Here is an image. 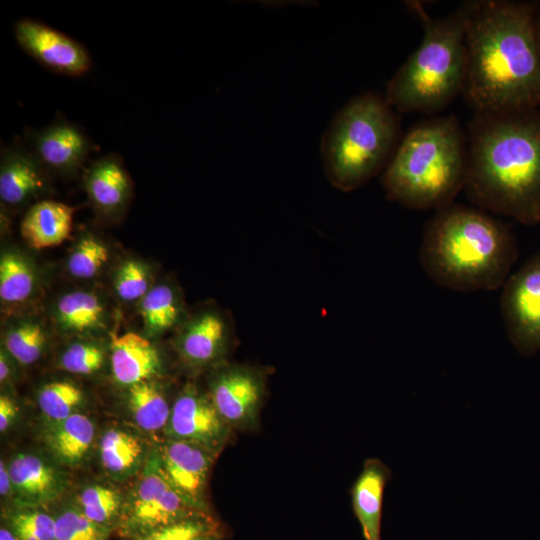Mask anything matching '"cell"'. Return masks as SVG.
Wrapping results in <instances>:
<instances>
[{
  "label": "cell",
  "mask_w": 540,
  "mask_h": 540,
  "mask_svg": "<svg viewBox=\"0 0 540 540\" xmlns=\"http://www.w3.org/2000/svg\"><path fill=\"white\" fill-rule=\"evenodd\" d=\"M49 173L27 146L1 150L0 198L8 207H20L49 191Z\"/></svg>",
  "instance_id": "obj_15"
},
{
  "label": "cell",
  "mask_w": 540,
  "mask_h": 540,
  "mask_svg": "<svg viewBox=\"0 0 540 540\" xmlns=\"http://www.w3.org/2000/svg\"><path fill=\"white\" fill-rule=\"evenodd\" d=\"M56 540H106L107 526L87 518L80 509L69 507L55 517Z\"/></svg>",
  "instance_id": "obj_34"
},
{
  "label": "cell",
  "mask_w": 540,
  "mask_h": 540,
  "mask_svg": "<svg viewBox=\"0 0 540 540\" xmlns=\"http://www.w3.org/2000/svg\"><path fill=\"white\" fill-rule=\"evenodd\" d=\"M12 492V482L11 476L9 473L8 464L1 460L0 461V494L1 496H7Z\"/></svg>",
  "instance_id": "obj_37"
},
{
  "label": "cell",
  "mask_w": 540,
  "mask_h": 540,
  "mask_svg": "<svg viewBox=\"0 0 540 540\" xmlns=\"http://www.w3.org/2000/svg\"><path fill=\"white\" fill-rule=\"evenodd\" d=\"M47 344V332L40 321L22 318L13 322L4 335V349L20 365L37 362Z\"/></svg>",
  "instance_id": "obj_26"
},
{
  "label": "cell",
  "mask_w": 540,
  "mask_h": 540,
  "mask_svg": "<svg viewBox=\"0 0 540 540\" xmlns=\"http://www.w3.org/2000/svg\"><path fill=\"white\" fill-rule=\"evenodd\" d=\"M128 406L136 424L155 432L166 428L171 409L161 388L151 380L129 387Z\"/></svg>",
  "instance_id": "obj_25"
},
{
  "label": "cell",
  "mask_w": 540,
  "mask_h": 540,
  "mask_svg": "<svg viewBox=\"0 0 540 540\" xmlns=\"http://www.w3.org/2000/svg\"><path fill=\"white\" fill-rule=\"evenodd\" d=\"M406 6L420 21L423 38L387 82L384 97L398 112L433 115L462 94L471 1L463 2L454 12L441 18L430 16L420 1H407Z\"/></svg>",
  "instance_id": "obj_5"
},
{
  "label": "cell",
  "mask_w": 540,
  "mask_h": 540,
  "mask_svg": "<svg viewBox=\"0 0 540 540\" xmlns=\"http://www.w3.org/2000/svg\"><path fill=\"white\" fill-rule=\"evenodd\" d=\"M84 187L98 214L112 219L124 211L132 182L120 157L111 153L89 166L84 176Z\"/></svg>",
  "instance_id": "obj_17"
},
{
  "label": "cell",
  "mask_w": 540,
  "mask_h": 540,
  "mask_svg": "<svg viewBox=\"0 0 540 540\" xmlns=\"http://www.w3.org/2000/svg\"><path fill=\"white\" fill-rule=\"evenodd\" d=\"M152 287L150 269L138 259H125L114 273L113 288L124 302H139Z\"/></svg>",
  "instance_id": "obj_32"
},
{
  "label": "cell",
  "mask_w": 540,
  "mask_h": 540,
  "mask_svg": "<svg viewBox=\"0 0 540 540\" xmlns=\"http://www.w3.org/2000/svg\"><path fill=\"white\" fill-rule=\"evenodd\" d=\"M401 140L396 110L373 92L347 102L332 118L321 142L329 181L342 191L361 187L385 169Z\"/></svg>",
  "instance_id": "obj_6"
},
{
  "label": "cell",
  "mask_w": 540,
  "mask_h": 540,
  "mask_svg": "<svg viewBox=\"0 0 540 540\" xmlns=\"http://www.w3.org/2000/svg\"><path fill=\"white\" fill-rule=\"evenodd\" d=\"M77 507L91 521L107 526L122 512L120 493L108 486L90 485L77 496Z\"/></svg>",
  "instance_id": "obj_30"
},
{
  "label": "cell",
  "mask_w": 540,
  "mask_h": 540,
  "mask_svg": "<svg viewBox=\"0 0 540 540\" xmlns=\"http://www.w3.org/2000/svg\"><path fill=\"white\" fill-rule=\"evenodd\" d=\"M139 312L149 336H159L184 320L181 295L173 285L167 283L150 289L139 301Z\"/></svg>",
  "instance_id": "obj_23"
},
{
  "label": "cell",
  "mask_w": 540,
  "mask_h": 540,
  "mask_svg": "<svg viewBox=\"0 0 540 540\" xmlns=\"http://www.w3.org/2000/svg\"><path fill=\"white\" fill-rule=\"evenodd\" d=\"M84 394L79 386L68 380L44 384L37 395L41 412L52 422L62 421L77 412Z\"/></svg>",
  "instance_id": "obj_28"
},
{
  "label": "cell",
  "mask_w": 540,
  "mask_h": 540,
  "mask_svg": "<svg viewBox=\"0 0 540 540\" xmlns=\"http://www.w3.org/2000/svg\"><path fill=\"white\" fill-rule=\"evenodd\" d=\"M104 362L103 347L89 340L71 343L59 358L61 369L77 375H92L102 369Z\"/></svg>",
  "instance_id": "obj_33"
},
{
  "label": "cell",
  "mask_w": 540,
  "mask_h": 540,
  "mask_svg": "<svg viewBox=\"0 0 540 540\" xmlns=\"http://www.w3.org/2000/svg\"><path fill=\"white\" fill-rule=\"evenodd\" d=\"M103 468L115 477L134 473L144 457V446L137 436L118 428L107 430L99 444Z\"/></svg>",
  "instance_id": "obj_24"
},
{
  "label": "cell",
  "mask_w": 540,
  "mask_h": 540,
  "mask_svg": "<svg viewBox=\"0 0 540 540\" xmlns=\"http://www.w3.org/2000/svg\"><path fill=\"white\" fill-rule=\"evenodd\" d=\"M264 389V379L258 370L228 365L215 372L208 394L228 426L247 427L257 418Z\"/></svg>",
  "instance_id": "obj_9"
},
{
  "label": "cell",
  "mask_w": 540,
  "mask_h": 540,
  "mask_svg": "<svg viewBox=\"0 0 540 540\" xmlns=\"http://www.w3.org/2000/svg\"><path fill=\"white\" fill-rule=\"evenodd\" d=\"M468 137L454 115L414 125L403 138L381 177L389 200L413 210H440L464 190Z\"/></svg>",
  "instance_id": "obj_4"
},
{
  "label": "cell",
  "mask_w": 540,
  "mask_h": 540,
  "mask_svg": "<svg viewBox=\"0 0 540 540\" xmlns=\"http://www.w3.org/2000/svg\"><path fill=\"white\" fill-rule=\"evenodd\" d=\"M18 405L15 400L7 394L0 396V431L2 433L12 425L18 414Z\"/></svg>",
  "instance_id": "obj_36"
},
{
  "label": "cell",
  "mask_w": 540,
  "mask_h": 540,
  "mask_svg": "<svg viewBox=\"0 0 540 540\" xmlns=\"http://www.w3.org/2000/svg\"><path fill=\"white\" fill-rule=\"evenodd\" d=\"M0 540H18V538L15 536V534L11 530H8L5 527H1Z\"/></svg>",
  "instance_id": "obj_39"
},
{
  "label": "cell",
  "mask_w": 540,
  "mask_h": 540,
  "mask_svg": "<svg viewBox=\"0 0 540 540\" xmlns=\"http://www.w3.org/2000/svg\"><path fill=\"white\" fill-rule=\"evenodd\" d=\"M218 538V526L206 513H202L135 536L133 540H218Z\"/></svg>",
  "instance_id": "obj_31"
},
{
  "label": "cell",
  "mask_w": 540,
  "mask_h": 540,
  "mask_svg": "<svg viewBox=\"0 0 540 540\" xmlns=\"http://www.w3.org/2000/svg\"><path fill=\"white\" fill-rule=\"evenodd\" d=\"M110 351L112 375L123 386L151 380L161 370L158 350L140 334L128 332L113 336Z\"/></svg>",
  "instance_id": "obj_19"
},
{
  "label": "cell",
  "mask_w": 540,
  "mask_h": 540,
  "mask_svg": "<svg viewBox=\"0 0 540 540\" xmlns=\"http://www.w3.org/2000/svg\"><path fill=\"white\" fill-rule=\"evenodd\" d=\"M27 147L49 174L73 176L88 158L92 143L76 125L58 121L26 133Z\"/></svg>",
  "instance_id": "obj_13"
},
{
  "label": "cell",
  "mask_w": 540,
  "mask_h": 540,
  "mask_svg": "<svg viewBox=\"0 0 540 540\" xmlns=\"http://www.w3.org/2000/svg\"><path fill=\"white\" fill-rule=\"evenodd\" d=\"M465 193L479 209L540 223V108L474 113Z\"/></svg>",
  "instance_id": "obj_2"
},
{
  "label": "cell",
  "mask_w": 540,
  "mask_h": 540,
  "mask_svg": "<svg viewBox=\"0 0 540 540\" xmlns=\"http://www.w3.org/2000/svg\"><path fill=\"white\" fill-rule=\"evenodd\" d=\"M9 525L18 540H56L55 518L41 511H16L9 516Z\"/></svg>",
  "instance_id": "obj_35"
},
{
  "label": "cell",
  "mask_w": 540,
  "mask_h": 540,
  "mask_svg": "<svg viewBox=\"0 0 540 540\" xmlns=\"http://www.w3.org/2000/svg\"><path fill=\"white\" fill-rule=\"evenodd\" d=\"M10 359H12L10 355L2 348L0 353V382L2 384L7 382L12 376V364Z\"/></svg>",
  "instance_id": "obj_38"
},
{
  "label": "cell",
  "mask_w": 540,
  "mask_h": 540,
  "mask_svg": "<svg viewBox=\"0 0 540 540\" xmlns=\"http://www.w3.org/2000/svg\"><path fill=\"white\" fill-rule=\"evenodd\" d=\"M228 427L209 394L188 384L173 403L165 430L170 439L196 442L218 452L227 437Z\"/></svg>",
  "instance_id": "obj_11"
},
{
  "label": "cell",
  "mask_w": 540,
  "mask_h": 540,
  "mask_svg": "<svg viewBox=\"0 0 540 540\" xmlns=\"http://www.w3.org/2000/svg\"><path fill=\"white\" fill-rule=\"evenodd\" d=\"M74 212V207L59 201H39L22 218L21 236L34 249L60 245L71 234Z\"/></svg>",
  "instance_id": "obj_20"
},
{
  "label": "cell",
  "mask_w": 540,
  "mask_h": 540,
  "mask_svg": "<svg viewBox=\"0 0 540 540\" xmlns=\"http://www.w3.org/2000/svg\"><path fill=\"white\" fill-rule=\"evenodd\" d=\"M36 286V274L29 260L16 251H5L0 258V298L5 303H22Z\"/></svg>",
  "instance_id": "obj_27"
},
{
  "label": "cell",
  "mask_w": 540,
  "mask_h": 540,
  "mask_svg": "<svg viewBox=\"0 0 540 540\" xmlns=\"http://www.w3.org/2000/svg\"><path fill=\"white\" fill-rule=\"evenodd\" d=\"M175 345L181 360L191 368H204L225 355L231 324L216 308H203L180 324Z\"/></svg>",
  "instance_id": "obj_12"
},
{
  "label": "cell",
  "mask_w": 540,
  "mask_h": 540,
  "mask_svg": "<svg viewBox=\"0 0 540 540\" xmlns=\"http://www.w3.org/2000/svg\"><path fill=\"white\" fill-rule=\"evenodd\" d=\"M419 257L438 286L493 291L509 277L518 248L508 225L479 208L452 203L425 224Z\"/></svg>",
  "instance_id": "obj_3"
},
{
  "label": "cell",
  "mask_w": 540,
  "mask_h": 540,
  "mask_svg": "<svg viewBox=\"0 0 540 540\" xmlns=\"http://www.w3.org/2000/svg\"><path fill=\"white\" fill-rule=\"evenodd\" d=\"M12 493L25 506L56 500L64 491L66 479L53 464L32 453H19L8 463Z\"/></svg>",
  "instance_id": "obj_16"
},
{
  "label": "cell",
  "mask_w": 540,
  "mask_h": 540,
  "mask_svg": "<svg viewBox=\"0 0 540 540\" xmlns=\"http://www.w3.org/2000/svg\"><path fill=\"white\" fill-rule=\"evenodd\" d=\"M535 33H536L538 48L540 51V10L538 11L536 20H535Z\"/></svg>",
  "instance_id": "obj_40"
},
{
  "label": "cell",
  "mask_w": 540,
  "mask_h": 540,
  "mask_svg": "<svg viewBox=\"0 0 540 540\" xmlns=\"http://www.w3.org/2000/svg\"><path fill=\"white\" fill-rule=\"evenodd\" d=\"M206 513L191 505L170 483L159 455L150 460L121 512V529L132 537Z\"/></svg>",
  "instance_id": "obj_7"
},
{
  "label": "cell",
  "mask_w": 540,
  "mask_h": 540,
  "mask_svg": "<svg viewBox=\"0 0 540 540\" xmlns=\"http://www.w3.org/2000/svg\"><path fill=\"white\" fill-rule=\"evenodd\" d=\"M19 46L44 67L69 76L85 74L91 66L87 49L66 34L32 19L14 27Z\"/></svg>",
  "instance_id": "obj_10"
},
{
  "label": "cell",
  "mask_w": 540,
  "mask_h": 540,
  "mask_svg": "<svg viewBox=\"0 0 540 540\" xmlns=\"http://www.w3.org/2000/svg\"><path fill=\"white\" fill-rule=\"evenodd\" d=\"M94 437V423L86 415L76 412L52 423L45 432V443L56 461L75 467L88 454Z\"/></svg>",
  "instance_id": "obj_22"
},
{
  "label": "cell",
  "mask_w": 540,
  "mask_h": 540,
  "mask_svg": "<svg viewBox=\"0 0 540 540\" xmlns=\"http://www.w3.org/2000/svg\"><path fill=\"white\" fill-rule=\"evenodd\" d=\"M500 310L507 336L524 356L540 351V252L502 286Z\"/></svg>",
  "instance_id": "obj_8"
},
{
  "label": "cell",
  "mask_w": 540,
  "mask_h": 540,
  "mask_svg": "<svg viewBox=\"0 0 540 540\" xmlns=\"http://www.w3.org/2000/svg\"><path fill=\"white\" fill-rule=\"evenodd\" d=\"M536 2L472 0L462 97L474 113L540 108Z\"/></svg>",
  "instance_id": "obj_1"
},
{
  "label": "cell",
  "mask_w": 540,
  "mask_h": 540,
  "mask_svg": "<svg viewBox=\"0 0 540 540\" xmlns=\"http://www.w3.org/2000/svg\"><path fill=\"white\" fill-rule=\"evenodd\" d=\"M109 254V249L99 237L83 234L68 256L67 271L76 279H92L104 268Z\"/></svg>",
  "instance_id": "obj_29"
},
{
  "label": "cell",
  "mask_w": 540,
  "mask_h": 540,
  "mask_svg": "<svg viewBox=\"0 0 540 540\" xmlns=\"http://www.w3.org/2000/svg\"><path fill=\"white\" fill-rule=\"evenodd\" d=\"M107 308L95 293L75 290L60 296L53 309L56 326L67 334H91L106 327Z\"/></svg>",
  "instance_id": "obj_21"
},
{
  "label": "cell",
  "mask_w": 540,
  "mask_h": 540,
  "mask_svg": "<svg viewBox=\"0 0 540 540\" xmlns=\"http://www.w3.org/2000/svg\"><path fill=\"white\" fill-rule=\"evenodd\" d=\"M216 453L196 442L176 439H169L159 453L162 469L170 483L201 511H205V485Z\"/></svg>",
  "instance_id": "obj_14"
},
{
  "label": "cell",
  "mask_w": 540,
  "mask_h": 540,
  "mask_svg": "<svg viewBox=\"0 0 540 540\" xmlns=\"http://www.w3.org/2000/svg\"><path fill=\"white\" fill-rule=\"evenodd\" d=\"M390 477L391 471L383 462L367 459L350 490L352 509L365 540H381L384 490Z\"/></svg>",
  "instance_id": "obj_18"
}]
</instances>
